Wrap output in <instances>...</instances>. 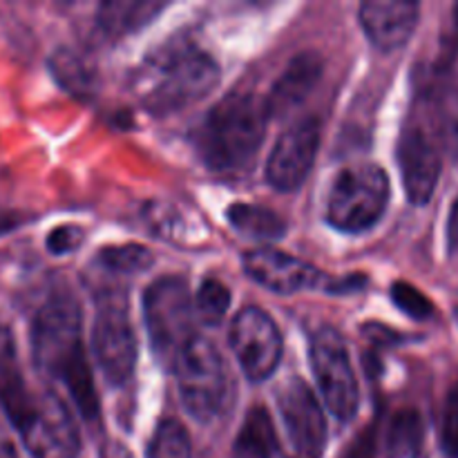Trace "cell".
<instances>
[{
    "label": "cell",
    "mask_w": 458,
    "mask_h": 458,
    "mask_svg": "<svg viewBox=\"0 0 458 458\" xmlns=\"http://www.w3.org/2000/svg\"><path fill=\"white\" fill-rule=\"evenodd\" d=\"M31 353L40 374L61 383L83 419L98 416V396L81 338L79 304L70 295H52L31 322Z\"/></svg>",
    "instance_id": "obj_1"
},
{
    "label": "cell",
    "mask_w": 458,
    "mask_h": 458,
    "mask_svg": "<svg viewBox=\"0 0 458 458\" xmlns=\"http://www.w3.org/2000/svg\"><path fill=\"white\" fill-rule=\"evenodd\" d=\"M219 83V65L191 38L174 36L132 72L130 89L152 114H170L201 101Z\"/></svg>",
    "instance_id": "obj_2"
},
{
    "label": "cell",
    "mask_w": 458,
    "mask_h": 458,
    "mask_svg": "<svg viewBox=\"0 0 458 458\" xmlns=\"http://www.w3.org/2000/svg\"><path fill=\"white\" fill-rule=\"evenodd\" d=\"M271 119L264 98L235 92L224 97L206 114L197 132L201 161L215 173H240L253 164Z\"/></svg>",
    "instance_id": "obj_3"
},
{
    "label": "cell",
    "mask_w": 458,
    "mask_h": 458,
    "mask_svg": "<svg viewBox=\"0 0 458 458\" xmlns=\"http://www.w3.org/2000/svg\"><path fill=\"white\" fill-rule=\"evenodd\" d=\"M389 204V179L380 165L353 164L340 170L327 199V222L343 233H365Z\"/></svg>",
    "instance_id": "obj_4"
},
{
    "label": "cell",
    "mask_w": 458,
    "mask_h": 458,
    "mask_svg": "<svg viewBox=\"0 0 458 458\" xmlns=\"http://www.w3.org/2000/svg\"><path fill=\"white\" fill-rule=\"evenodd\" d=\"M177 387L188 414L210 423L231 403V380L222 353L206 338H195L174 360Z\"/></svg>",
    "instance_id": "obj_5"
},
{
    "label": "cell",
    "mask_w": 458,
    "mask_h": 458,
    "mask_svg": "<svg viewBox=\"0 0 458 458\" xmlns=\"http://www.w3.org/2000/svg\"><path fill=\"white\" fill-rule=\"evenodd\" d=\"M143 316L152 352L161 360H174L197 338L195 304L186 280L174 276L159 277L143 293Z\"/></svg>",
    "instance_id": "obj_6"
},
{
    "label": "cell",
    "mask_w": 458,
    "mask_h": 458,
    "mask_svg": "<svg viewBox=\"0 0 458 458\" xmlns=\"http://www.w3.org/2000/svg\"><path fill=\"white\" fill-rule=\"evenodd\" d=\"M280 432L277 450L284 458H322L327 445V420L316 394L304 380L291 378L276 396Z\"/></svg>",
    "instance_id": "obj_7"
},
{
    "label": "cell",
    "mask_w": 458,
    "mask_h": 458,
    "mask_svg": "<svg viewBox=\"0 0 458 458\" xmlns=\"http://www.w3.org/2000/svg\"><path fill=\"white\" fill-rule=\"evenodd\" d=\"M13 428L31 458H76L81 452L74 416L54 392L34 394L30 407Z\"/></svg>",
    "instance_id": "obj_8"
},
{
    "label": "cell",
    "mask_w": 458,
    "mask_h": 458,
    "mask_svg": "<svg viewBox=\"0 0 458 458\" xmlns=\"http://www.w3.org/2000/svg\"><path fill=\"white\" fill-rule=\"evenodd\" d=\"M92 352L110 385H125L137 365V335L123 295H106L92 325Z\"/></svg>",
    "instance_id": "obj_9"
},
{
    "label": "cell",
    "mask_w": 458,
    "mask_h": 458,
    "mask_svg": "<svg viewBox=\"0 0 458 458\" xmlns=\"http://www.w3.org/2000/svg\"><path fill=\"white\" fill-rule=\"evenodd\" d=\"M311 369L318 389L338 420H352L358 410V380L344 338L331 327H322L311 340Z\"/></svg>",
    "instance_id": "obj_10"
},
{
    "label": "cell",
    "mask_w": 458,
    "mask_h": 458,
    "mask_svg": "<svg viewBox=\"0 0 458 458\" xmlns=\"http://www.w3.org/2000/svg\"><path fill=\"white\" fill-rule=\"evenodd\" d=\"M231 347L246 378L259 383L280 365L282 334L262 309L246 307L233 320Z\"/></svg>",
    "instance_id": "obj_11"
},
{
    "label": "cell",
    "mask_w": 458,
    "mask_h": 458,
    "mask_svg": "<svg viewBox=\"0 0 458 458\" xmlns=\"http://www.w3.org/2000/svg\"><path fill=\"white\" fill-rule=\"evenodd\" d=\"M320 150V121L304 116L280 134L267 164V179L276 191H298L311 173Z\"/></svg>",
    "instance_id": "obj_12"
},
{
    "label": "cell",
    "mask_w": 458,
    "mask_h": 458,
    "mask_svg": "<svg viewBox=\"0 0 458 458\" xmlns=\"http://www.w3.org/2000/svg\"><path fill=\"white\" fill-rule=\"evenodd\" d=\"M396 159L407 199L414 206L428 204L437 191L443 168L437 134H429L419 123H407L398 139Z\"/></svg>",
    "instance_id": "obj_13"
},
{
    "label": "cell",
    "mask_w": 458,
    "mask_h": 458,
    "mask_svg": "<svg viewBox=\"0 0 458 458\" xmlns=\"http://www.w3.org/2000/svg\"><path fill=\"white\" fill-rule=\"evenodd\" d=\"M244 271L250 280L280 295L313 289L322 280V273L313 264L277 249H255L246 253Z\"/></svg>",
    "instance_id": "obj_14"
},
{
    "label": "cell",
    "mask_w": 458,
    "mask_h": 458,
    "mask_svg": "<svg viewBox=\"0 0 458 458\" xmlns=\"http://www.w3.org/2000/svg\"><path fill=\"white\" fill-rule=\"evenodd\" d=\"M360 25L367 38L383 52L403 47L411 38L419 22V4L367 0L360 4Z\"/></svg>",
    "instance_id": "obj_15"
},
{
    "label": "cell",
    "mask_w": 458,
    "mask_h": 458,
    "mask_svg": "<svg viewBox=\"0 0 458 458\" xmlns=\"http://www.w3.org/2000/svg\"><path fill=\"white\" fill-rule=\"evenodd\" d=\"M322 76V61L316 52H302L289 61L280 79L273 83L268 97H264L268 114L284 116L298 106H302L309 94L316 89Z\"/></svg>",
    "instance_id": "obj_16"
},
{
    "label": "cell",
    "mask_w": 458,
    "mask_h": 458,
    "mask_svg": "<svg viewBox=\"0 0 458 458\" xmlns=\"http://www.w3.org/2000/svg\"><path fill=\"white\" fill-rule=\"evenodd\" d=\"M49 70L56 83L76 98H92L98 92V72L83 52L58 47L49 56Z\"/></svg>",
    "instance_id": "obj_17"
},
{
    "label": "cell",
    "mask_w": 458,
    "mask_h": 458,
    "mask_svg": "<svg viewBox=\"0 0 458 458\" xmlns=\"http://www.w3.org/2000/svg\"><path fill=\"white\" fill-rule=\"evenodd\" d=\"M378 458H428L425 423L416 410H401L389 419Z\"/></svg>",
    "instance_id": "obj_18"
},
{
    "label": "cell",
    "mask_w": 458,
    "mask_h": 458,
    "mask_svg": "<svg viewBox=\"0 0 458 458\" xmlns=\"http://www.w3.org/2000/svg\"><path fill=\"white\" fill-rule=\"evenodd\" d=\"M164 7L155 0H112L98 7L97 22L107 36H128L146 27Z\"/></svg>",
    "instance_id": "obj_19"
},
{
    "label": "cell",
    "mask_w": 458,
    "mask_h": 458,
    "mask_svg": "<svg viewBox=\"0 0 458 458\" xmlns=\"http://www.w3.org/2000/svg\"><path fill=\"white\" fill-rule=\"evenodd\" d=\"M277 450V428L264 407H253L242 423L235 441V458H273Z\"/></svg>",
    "instance_id": "obj_20"
},
{
    "label": "cell",
    "mask_w": 458,
    "mask_h": 458,
    "mask_svg": "<svg viewBox=\"0 0 458 458\" xmlns=\"http://www.w3.org/2000/svg\"><path fill=\"white\" fill-rule=\"evenodd\" d=\"M226 217L235 231L255 240H280L286 233V222L267 206L258 204H233L226 210Z\"/></svg>",
    "instance_id": "obj_21"
},
{
    "label": "cell",
    "mask_w": 458,
    "mask_h": 458,
    "mask_svg": "<svg viewBox=\"0 0 458 458\" xmlns=\"http://www.w3.org/2000/svg\"><path fill=\"white\" fill-rule=\"evenodd\" d=\"M152 262H155V255L141 244L106 246L97 255V264H101L103 271L114 273V276H137V273L148 271Z\"/></svg>",
    "instance_id": "obj_22"
},
{
    "label": "cell",
    "mask_w": 458,
    "mask_h": 458,
    "mask_svg": "<svg viewBox=\"0 0 458 458\" xmlns=\"http://www.w3.org/2000/svg\"><path fill=\"white\" fill-rule=\"evenodd\" d=\"M434 134L447 155L458 161V79L443 89L434 107Z\"/></svg>",
    "instance_id": "obj_23"
},
{
    "label": "cell",
    "mask_w": 458,
    "mask_h": 458,
    "mask_svg": "<svg viewBox=\"0 0 458 458\" xmlns=\"http://www.w3.org/2000/svg\"><path fill=\"white\" fill-rule=\"evenodd\" d=\"M148 458H192L186 429L177 420H161L148 445Z\"/></svg>",
    "instance_id": "obj_24"
},
{
    "label": "cell",
    "mask_w": 458,
    "mask_h": 458,
    "mask_svg": "<svg viewBox=\"0 0 458 458\" xmlns=\"http://www.w3.org/2000/svg\"><path fill=\"white\" fill-rule=\"evenodd\" d=\"M231 307V291L215 277H206L197 291V316L206 325H219Z\"/></svg>",
    "instance_id": "obj_25"
},
{
    "label": "cell",
    "mask_w": 458,
    "mask_h": 458,
    "mask_svg": "<svg viewBox=\"0 0 458 458\" xmlns=\"http://www.w3.org/2000/svg\"><path fill=\"white\" fill-rule=\"evenodd\" d=\"M392 300L403 313L414 320H428L434 313V304L429 302L428 295H423L414 284H407V282H396L392 286Z\"/></svg>",
    "instance_id": "obj_26"
},
{
    "label": "cell",
    "mask_w": 458,
    "mask_h": 458,
    "mask_svg": "<svg viewBox=\"0 0 458 458\" xmlns=\"http://www.w3.org/2000/svg\"><path fill=\"white\" fill-rule=\"evenodd\" d=\"M83 242H85L83 228L65 224V226H56L54 231H49L47 240H45V246H47V250L52 255H67V253H74Z\"/></svg>",
    "instance_id": "obj_27"
},
{
    "label": "cell",
    "mask_w": 458,
    "mask_h": 458,
    "mask_svg": "<svg viewBox=\"0 0 458 458\" xmlns=\"http://www.w3.org/2000/svg\"><path fill=\"white\" fill-rule=\"evenodd\" d=\"M441 445L450 458H458V387L450 394L441 425Z\"/></svg>",
    "instance_id": "obj_28"
},
{
    "label": "cell",
    "mask_w": 458,
    "mask_h": 458,
    "mask_svg": "<svg viewBox=\"0 0 458 458\" xmlns=\"http://www.w3.org/2000/svg\"><path fill=\"white\" fill-rule=\"evenodd\" d=\"M447 246L452 253H458V197L450 208V217H447Z\"/></svg>",
    "instance_id": "obj_29"
},
{
    "label": "cell",
    "mask_w": 458,
    "mask_h": 458,
    "mask_svg": "<svg viewBox=\"0 0 458 458\" xmlns=\"http://www.w3.org/2000/svg\"><path fill=\"white\" fill-rule=\"evenodd\" d=\"M101 458H134L132 452L123 445V443L110 441L107 445H103Z\"/></svg>",
    "instance_id": "obj_30"
},
{
    "label": "cell",
    "mask_w": 458,
    "mask_h": 458,
    "mask_svg": "<svg viewBox=\"0 0 458 458\" xmlns=\"http://www.w3.org/2000/svg\"><path fill=\"white\" fill-rule=\"evenodd\" d=\"M450 43L452 47L458 52V4H454L452 9V30H450Z\"/></svg>",
    "instance_id": "obj_31"
},
{
    "label": "cell",
    "mask_w": 458,
    "mask_h": 458,
    "mask_svg": "<svg viewBox=\"0 0 458 458\" xmlns=\"http://www.w3.org/2000/svg\"><path fill=\"white\" fill-rule=\"evenodd\" d=\"M0 458H13L12 452L7 450V447H0Z\"/></svg>",
    "instance_id": "obj_32"
}]
</instances>
